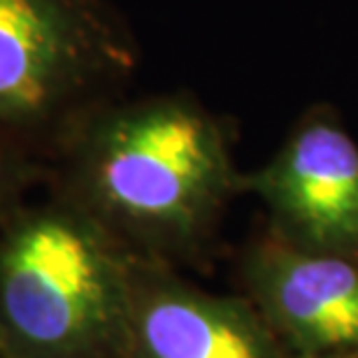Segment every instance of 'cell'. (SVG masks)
<instances>
[{"mask_svg": "<svg viewBox=\"0 0 358 358\" xmlns=\"http://www.w3.org/2000/svg\"><path fill=\"white\" fill-rule=\"evenodd\" d=\"M49 191L142 259L196 249L240 186L226 121L191 93L110 98L47 156Z\"/></svg>", "mask_w": 358, "mask_h": 358, "instance_id": "1", "label": "cell"}, {"mask_svg": "<svg viewBox=\"0 0 358 358\" xmlns=\"http://www.w3.org/2000/svg\"><path fill=\"white\" fill-rule=\"evenodd\" d=\"M138 254L59 193L0 221V356L117 358Z\"/></svg>", "mask_w": 358, "mask_h": 358, "instance_id": "2", "label": "cell"}, {"mask_svg": "<svg viewBox=\"0 0 358 358\" xmlns=\"http://www.w3.org/2000/svg\"><path fill=\"white\" fill-rule=\"evenodd\" d=\"M138 61L110 0H0V138L47 163L75 121L121 96Z\"/></svg>", "mask_w": 358, "mask_h": 358, "instance_id": "3", "label": "cell"}, {"mask_svg": "<svg viewBox=\"0 0 358 358\" xmlns=\"http://www.w3.org/2000/svg\"><path fill=\"white\" fill-rule=\"evenodd\" d=\"M259 193L286 245L358 256V145L331 107H314L259 173L240 177Z\"/></svg>", "mask_w": 358, "mask_h": 358, "instance_id": "4", "label": "cell"}, {"mask_svg": "<svg viewBox=\"0 0 358 358\" xmlns=\"http://www.w3.org/2000/svg\"><path fill=\"white\" fill-rule=\"evenodd\" d=\"M117 358H275L266 331L245 305L170 275L138 256Z\"/></svg>", "mask_w": 358, "mask_h": 358, "instance_id": "5", "label": "cell"}, {"mask_svg": "<svg viewBox=\"0 0 358 358\" xmlns=\"http://www.w3.org/2000/svg\"><path fill=\"white\" fill-rule=\"evenodd\" d=\"M247 279L266 312L312 352L358 347V263L282 240L256 247Z\"/></svg>", "mask_w": 358, "mask_h": 358, "instance_id": "6", "label": "cell"}, {"mask_svg": "<svg viewBox=\"0 0 358 358\" xmlns=\"http://www.w3.org/2000/svg\"><path fill=\"white\" fill-rule=\"evenodd\" d=\"M47 182V163L31 149L0 138V221Z\"/></svg>", "mask_w": 358, "mask_h": 358, "instance_id": "7", "label": "cell"}, {"mask_svg": "<svg viewBox=\"0 0 358 358\" xmlns=\"http://www.w3.org/2000/svg\"><path fill=\"white\" fill-rule=\"evenodd\" d=\"M0 358H3V356H0Z\"/></svg>", "mask_w": 358, "mask_h": 358, "instance_id": "8", "label": "cell"}]
</instances>
